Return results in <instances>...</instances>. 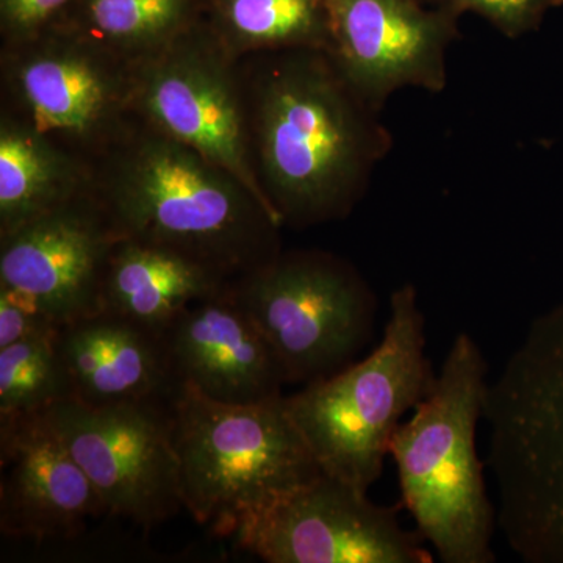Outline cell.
I'll return each instance as SVG.
<instances>
[{
	"mask_svg": "<svg viewBox=\"0 0 563 563\" xmlns=\"http://www.w3.org/2000/svg\"><path fill=\"white\" fill-rule=\"evenodd\" d=\"M69 0H2L3 20L11 41L29 38L46 31V24Z\"/></svg>",
	"mask_w": 563,
	"mask_h": 563,
	"instance_id": "cb8c5ba5",
	"label": "cell"
},
{
	"mask_svg": "<svg viewBox=\"0 0 563 563\" xmlns=\"http://www.w3.org/2000/svg\"><path fill=\"white\" fill-rule=\"evenodd\" d=\"M484 421L507 547L525 562L563 563V301L488 383Z\"/></svg>",
	"mask_w": 563,
	"mask_h": 563,
	"instance_id": "3957f363",
	"label": "cell"
},
{
	"mask_svg": "<svg viewBox=\"0 0 563 563\" xmlns=\"http://www.w3.org/2000/svg\"><path fill=\"white\" fill-rule=\"evenodd\" d=\"M131 66L132 113L233 174L268 206L252 165L240 57L217 33L185 32Z\"/></svg>",
	"mask_w": 563,
	"mask_h": 563,
	"instance_id": "9c48e42d",
	"label": "cell"
},
{
	"mask_svg": "<svg viewBox=\"0 0 563 563\" xmlns=\"http://www.w3.org/2000/svg\"><path fill=\"white\" fill-rule=\"evenodd\" d=\"M168 421L184 509L220 533L322 473L285 396L225 404L176 385Z\"/></svg>",
	"mask_w": 563,
	"mask_h": 563,
	"instance_id": "5b68a950",
	"label": "cell"
},
{
	"mask_svg": "<svg viewBox=\"0 0 563 563\" xmlns=\"http://www.w3.org/2000/svg\"><path fill=\"white\" fill-rule=\"evenodd\" d=\"M55 346L74 401L95 407L165 401L176 388L162 333L118 314L101 310L65 322Z\"/></svg>",
	"mask_w": 563,
	"mask_h": 563,
	"instance_id": "2e32d148",
	"label": "cell"
},
{
	"mask_svg": "<svg viewBox=\"0 0 563 563\" xmlns=\"http://www.w3.org/2000/svg\"><path fill=\"white\" fill-rule=\"evenodd\" d=\"M2 81V113L80 158L132 113V66L74 33L44 31L7 43Z\"/></svg>",
	"mask_w": 563,
	"mask_h": 563,
	"instance_id": "ba28073f",
	"label": "cell"
},
{
	"mask_svg": "<svg viewBox=\"0 0 563 563\" xmlns=\"http://www.w3.org/2000/svg\"><path fill=\"white\" fill-rule=\"evenodd\" d=\"M85 188L87 168L84 158L2 113L0 235L57 209Z\"/></svg>",
	"mask_w": 563,
	"mask_h": 563,
	"instance_id": "ac0fdd59",
	"label": "cell"
},
{
	"mask_svg": "<svg viewBox=\"0 0 563 563\" xmlns=\"http://www.w3.org/2000/svg\"><path fill=\"white\" fill-rule=\"evenodd\" d=\"M329 54L363 101L442 87L450 24L415 0H331Z\"/></svg>",
	"mask_w": 563,
	"mask_h": 563,
	"instance_id": "5bb4252c",
	"label": "cell"
},
{
	"mask_svg": "<svg viewBox=\"0 0 563 563\" xmlns=\"http://www.w3.org/2000/svg\"><path fill=\"white\" fill-rule=\"evenodd\" d=\"M426 320L412 285L391 292L383 340L365 358L285 396L321 472L368 492L396 429L431 390Z\"/></svg>",
	"mask_w": 563,
	"mask_h": 563,
	"instance_id": "8992f818",
	"label": "cell"
},
{
	"mask_svg": "<svg viewBox=\"0 0 563 563\" xmlns=\"http://www.w3.org/2000/svg\"><path fill=\"white\" fill-rule=\"evenodd\" d=\"M225 31L217 33L236 57L263 51L329 49L331 22L318 0H228Z\"/></svg>",
	"mask_w": 563,
	"mask_h": 563,
	"instance_id": "d6986e66",
	"label": "cell"
},
{
	"mask_svg": "<svg viewBox=\"0 0 563 563\" xmlns=\"http://www.w3.org/2000/svg\"><path fill=\"white\" fill-rule=\"evenodd\" d=\"M231 284L180 252L120 240L103 282L101 310L163 333L191 303L218 295Z\"/></svg>",
	"mask_w": 563,
	"mask_h": 563,
	"instance_id": "e0dca14e",
	"label": "cell"
},
{
	"mask_svg": "<svg viewBox=\"0 0 563 563\" xmlns=\"http://www.w3.org/2000/svg\"><path fill=\"white\" fill-rule=\"evenodd\" d=\"M488 374L476 340L457 333L431 390L399 424L390 444L404 506L444 563L496 561V506L476 443Z\"/></svg>",
	"mask_w": 563,
	"mask_h": 563,
	"instance_id": "277c9868",
	"label": "cell"
},
{
	"mask_svg": "<svg viewBox=\"0 0 563 563\" xmlns=\"http://www.w3.org/2000/svg\"><path fill=\"white\" fill-rule=\"evenodd\" d=\"M55 335L0 347V418L43 413L70 398Z\"/></svg>",
	"mask_w": 563,
	"mask_h": 563,
	"instance_id": "44dd1931",
	"label": "cell"
},
{
	"mask_svg": "<svg viewBox=\"0 0 563 563\" xmlns=\"http://www.w3.org/2000/svg\"><path fill=\"white\" fill-rule=\"evenodd\" d=\"M255 177L282 225L346 217L376 141L363 99L328 49L240 57Z\"/></svg>",
	"mask_w": 563,
	"mask_h": 563,
	"instance_id": "7a4b0ae2",
	"label": "cell"
},
{
	"mask_svg": "<svg viewBox=\"0 0 563 563\" xmlns=\"http://www.w3.org/2000/svg\"><path fill=\"white\" fill-rule=\"evenodd\" d=\"M233 533L243 550L269 563L433 562L398 509L325 473L244 518Z\"/></svg>",
	"mask_w": 563,
	"mask_h": 563,
	"instance_id": "8fae6325",
	"label": "cell"
},
{
	"mask_svg": "<svg viewBox=\"0 0 563 563\" xmlns=\"http://www.w3.org/2000/svg\"><path fill=\"white\" fill-rule=\"evenodd\" d=\"M58 324L43 309L16 290L0 285V347L57 333Z\"/></svg>",
	"mask_w": 563,
	"mask_h": 563,
	"instance_id": "7402d4cb",
	"label": "cell"
},
{
	"mask_svg": "<svg viewBox=\"0 0 563 563\" xmlns=\"http://www.w3.org/2000/svg\"><path fill=\"white\" fill-rule=\"evenodd\" d=\"M120 240L85 188L0 235V285L33 299L60 325L101 312L103 282Z\"/></svg>",
	"mask_w": 563,
	"mask_h": 563,
	"instance_id": "7c38bea8",
	"label": "cell"
},
{
	"mask_svg": "<svg viewBox=\"0 0 563 563\" xmlns=\"http://www.w3.org/2000/svg\"><path fill=\"white\" fill-rule=\"evenodd\" d=\"M451 2L479 11L504 32L517 35L532 29L548 10L561 5L563 0H451Z\"/></svg>",
	"mask_w": 563,
	"mask_h": 563,
	"instance_id": "603a6c76",
	"label": "cell"
},
{
	"mask_svg": "<svg viewBox=\"0 0 563 563\" xmlns=\"http://www.w3.org/2000/svg\"><path fill=\"white\" fill-rule=\"evenodd\" d=\"M184 14L185 0H88L87 27L74 35L132 65L188 32Z\"/></svg>",
	"mask_w": 563,
	"mask_h": 563,
	"instance_id": "ffe728a7",
	"label": "cell"
},
{
	"mask_svg": "<svg viewBox=\"0 0 563 563\" xmlns=\"http://www.w3.org/2000/svg\"><path fill=\"white\" fill-rule=\"evenodd\" d=\"M279 358L288 384L342 372L372 340L376 298L347 263L318 251L279 252L232 282Z\"/></svg>",
	"mask_w": 563,
	"mask_h": 563,
	"instance_id": "52a82bcc",
	"label": "cell"
},
{
	"mask_svg": "<svg viewBox=\"0 0 563 563\" xmlns=\"http://www.w3.org/2000/svg\"><path fill=\"white\" fill-rule=\"evenodd\" d=\"M43 413L107 514L154 526L184 509L168 399L96 407L65 399Z\"/></svg>",
	"mask_w": 563,
	"mask_h": 563,
	"instance_id": "30bf717a",
	"label": "cell"
},
{
	"mask_svg": "<svg viewBox=\"0 0 563 563\" xmlns=\"http://www.w3.org/2000/svg\"><path fill=\"white\" fill-rule=\"evenodd\" d=\"M84 162L87 191L121 240L180 252L229 280L280 252V221L257 195L136 114Z\"/></svg>",
	"mask_w": 563,
	"mask_h": 563,
	"instance_id": "6da1fadb",
	"label": "cell"
},
{
	"mask_svg": "<svg viewBox=\"0 0 563 563\" xmlns=\"http://www.w3.org/2000/svg\"><path fill=\"white\" fill-rule=\"evenodd\" d=\"M107 514L99 493L46 415L0 418V531L73 539Z\"/></svg>",
	"mask_w": 563,
	"mask_h": 563,
	"instance_id": "4fadbf2b",
	"label": "cell"
},
{
	"mask_svg": "<svg viewBox=\"0 0 563 563\" xmlns=\"http://www.w3.org/2000/svg\"><path fill=\"white\" fill-rule=\"evenodd\" d=\"M233 282V280H232ZM174 384L213 401L255 404L284 396V368L246 309L224 291L191 303L162 333Z\"/></svg>",
	"mask_w": 563,
	"mask_h": 563,
	"instance_id": "9a60e30c",
	"label": "cell"
}]
</instances>
